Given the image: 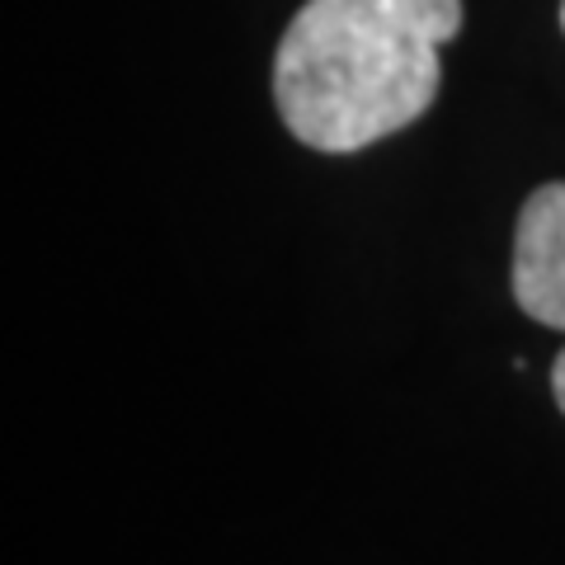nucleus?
Here are the masks:
<instances>
[{
  "mask_svg": "<svg viewBox=\"0 0 565 565\" xmlns=\"http://www.w3.org/2000/svg\"><path fill=\"white\" fill-rule=\"evenodd\" d=\"M457 29L462 0H307L274 57L288 132L344 156L411 128L438 99V47Z\"/></svg>",
  "mask_w": 565,
  "mask_h": 565,
  "instance_id": "obj_1",
  "label": "nucleus"
},
{
  "mask_svg": "<svg viewBox=\"0 0 565 565\" xmlns=\"http://www.w3.org/2000/svg\"><path fill=\"white\" fill-rule=\"evenodd\" d=\"M514 297L537 326L565 330V184H542L519 212Z\"/></svg>",
  "mask_w": 565,
  "mask_h": 565,
  "instance_id": "obj_2",
  "label": "nucleus"
},
{
  "mask_svg": "<svg viewBox=\"0 0 565 565\" xmlns=\"http://www.w3.org/2000/svg\"><path fill=\"white\" fill-rule=\"evenodd\" d=\"M552 392H556V405L565 411V349H561V359H556V367H552Z\"/></svg>",
  "mask_w": 565,
  "mask_h": 565,
  "instance_id": "obj_3",
  "label": "nucleus"
},
{
  "mask_svg": "<svg viewBox=\"0 0 565 565\" xmlns=\"http://www.w3.org/2000/svg\"><path fill=\"white\" fill-rule=\"evenodd\" d=\"M561 29H565V0H561Z\"/></svg>",
  "mask_w": 565,
  "mask_h": 565,
  "instance_id": "obj_4",
  "label": "nucleus"
}]
</instances>
